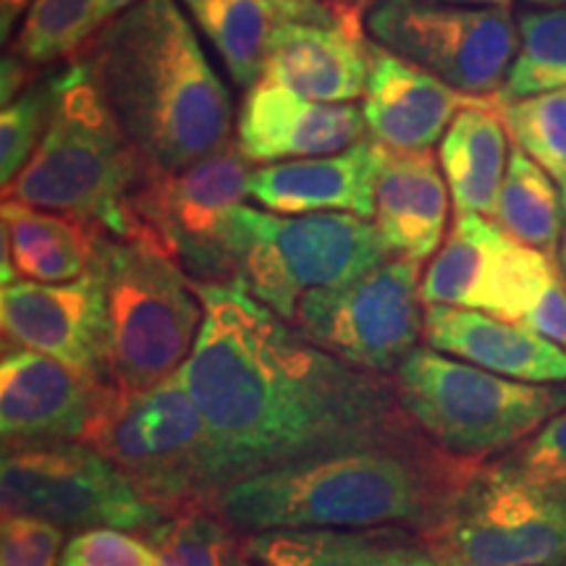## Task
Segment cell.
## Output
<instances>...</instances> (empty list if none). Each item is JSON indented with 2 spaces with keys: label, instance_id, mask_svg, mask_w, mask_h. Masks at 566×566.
<instances>
[{
  "label": "cell",
  "instance_id": "obj_1",
  "mask_svg": "<svg viewBox=\"0 0 566 566\" xmlns=\"http://www.w3.org/2000/svg\"><path fill=\"white\" fill-rule=\"evenodd\" d=\"M192 283L205 321L179 375L208 428L216 499L271 467L424 438L394 378L331 357L239 283Z\"/></svg>",
  "mask_w": 566,
  "mask_h": 566
},
{
  "label": "cell",
  "instance_id": "obj_2",
  "mask_svg": "<svg viewBox=\"0 0 566 566\" xmlns=\"http://www.w3.org/2000/svg\"><path fill=\"white\" fill-rule=\"evenodd\" d=\"M478 462L428 438L300 459L237 480L216 509L239 533L399 527L433 535Z\"/></svg>",
  "mask_w": 566,
  "mask_h": 566
},
{
  "label": "cell",
  "instance_id": "obj_3",
  "mask_svg": "<svg viewBox=\"0 0 566 566\" xmlns=\"http://www.w3.org/2000/svg\"><path fill=\"white\" fill-rule=\"evenodd\" d=\"M74 59L155 171L174 174L231 142V97L176 0H139Z\"/></svg>",
  "mask_w": 566,
  "mask_h": 566
},
{
  "label": "cell",
  "instance_id": "obj_4",
  "mask_svg": "<svg viewBox=\"0 0 566 566\" xmlns=\"http://www.w3.org/2000/svg\"><path fill=\"white\" fill-rule=\"evenodd\" d=\"M53 92L51 124L27 166L3 184V200L66 212L126 237L132 195L155 168L113 118L87 63L74 59L53 76Z\"/></svg>",
  "mask_w": 566,
  "mask_h": 566
},
{
  "label": "cell",
  "instance_id": "obj_5",
  "mask_svg": "<svg viewBox=\"0 0 566 566\" xmlns=\"http://www.w3.org/2000/svg\"><path fill=\"white\" fill-rule=\"evenodd\" d=\"M221 244L233 283L286 323L307 292L344 286L394 258L375 223L354 212L279 216L237 205Z\"/></svg>",
  "mask_w": 566,
  "mask_h": 566
},
{
  "label": "cell",
  "instance_id": "obj_6",
  "mask_svg": "<svg viewBox=\"0 0 566 566\" xmlns=\"http://www.w3.org/2000/svg\"><path fill=\"white\" fill-rule=\"evenodd\" d=\"M97 265L108 315V384L129 396L179 375L205 321L192 279L145 237L105 233Z\"/></svg>",
  "mask_w": 566,
  "mask_h": 566
},
{
  "label": "cell",
  "instance_id": "obj_7",
  "mask_svg": "<svg viewBox=\"0 0 566 566\" xmlns=\"http://www.w3.org/2000/svg\"><path fill=\"white\" fill-rule=\"evenodd\" d=\"M417 430L446 454L488 464L566 409V384H522L436 349L409 354L394 375Z\"/></svg>",
  "mask_w": 566,
  "mask_h": 566
},
{
  "label": "cell",
  "instance_id": "obj_8",
  "mask_svg": "<svg viewBox=\"0 0 566 566\" xmlns=\"http://www.w3.org/2000/svg\"><path fill=\"white\" fill-rule=\"evenodd\" d=\"M84 443L108 457L168 516L216 501L208 428L181 375L129 396L111 386Z\"/></svg>",
  "mask_w": 566,
  "mask_h": 566
},
{
  "label": "cell",
  "instance_id": "obj_9",
  "mask_svg": "<svg viewBox=\"0 0 566 566\" xmlns=\"http://www.w3.org/2000/svg\"><path fill=\"white\" fill-rule=\"evenodd\" d=\"M3 516H34L71 533L111 527L147 535L168 514L84 441L3 443Z\"/></svg>",
  "mask_w": 566,
  "mask_h": 566
},
{
  "label": "cell",
  "instance_id": "obj_10",
  "mask_svg": "<svg viewBox=\"0 0 566 566\" xmlns=\"http://www.w3.org/2000/svg\"><path fill=\"white\" fill-rule=\"evenodd\" d=\"M424 546L441 566H566V485L480 464Z\"/></svg>",
  "mask_w": 566,
  "mask_h": 566
},
{
  "label": "cell",
  "instance_id": "obj_11",
  "mask_svg": "<svg viewBox=\"0 0 566 566\" xmlns=\"http://www.w3.org/2000/svg\"><path fill=\"white\" fill-rule=\"evenodd\" d=\"M250 166L237 142H226L181 171H153L126 208V237L153 239L192 281L231 283L221 237L226 216L250 195Z\"/></svg>",
  "mask_w": 566,
  "mask_h": 566
},
{
  "label": "cell",
  "instance_id": "obj_12",
  "mask_svg": "<svg viewBox=\"0 0 566 566\" xmlns=\"http://www.w3.org/2000/svg\"><path fill=\"white\" fill-rule=\"evenodd\" d=\"M420 263L388 258L363 279L300 300L294 328L342 363L394 375L424 336Z\"/></svg>",
  "mask_w": 566,
  "mask_h": 566
},
{
  "label": "cell",
  "instance_id": "obj_13",
  "mask_svg": "<svg viewBox=\"0 0 566 566\" xmlns=\"http://www.w3.org/2000/svg\"><path fill=\"white\" fill-rule=\"evenodd\" d=\"M367 30L378 45L470 97H491L504 87L520 48L506 9L436 0H380L367 13Z\"/></svg>",
  "mask_w": 566,
  "mask_h": 566
},
{
  "label": "cell",
  "instance_id": "obj_14",
  "mask_svg": "<svg viewBox=\"0 0 566 566\" xmlns=\"http://www.w3.org/2000/svg\"><path fill=\"white\" fill-rule=\"evenodd\" d=\"M562 271L556 258L514 242L485 216H457L420 281L424 307L478 310L506 323H525Z\"/></svg>",
  "mask_w": 566,
  "mask_h": 566
},
{
  "label": "cell",
  "instance_id": "obj_15",
  "mask_svg": "<svg viewBox=\"0 0 566 566\" xmlns=\"http://www.w3.org/2000/svg\"><path fill=\"white\" fill-rule=\"evenodd\" d=\"M3 342L108 380V315L101 265L69 283L13 281L0 294Z\"/></svg>",
  "mask_w": 566,
  "mask_h": 566
},
{
  "label": "cell",
  "instance_id": "obj_16",
  "mask_svg": "<svg viewBox=\"0 0 566 566\" xmlns=\"http://www.w3.org/2000/svg\"><path fill=\"white\" fill-rule=\"evenodd\" d=\"M108 388V380L87 378L45 354L3 346V359H0L3 443L84 441Z\"/></svg>",
  "mask_w": 566,
  "mask_h": 566
},
{
  "label": "cell",
  "instance_id": "obj_17",
  "mask_svg": "<svg viewBox=\"0 0 566 566\" xmlns=\"http://www.w3.org/2000/svg\"><path fill=\"white\" fill-rule=\"evenodd\" d=\"M365 111L352 103H315L258 82L239 111L237 145L250 163H286L342 153L365 139Z\"/></svg>",
  "mask_w": 566,
  "mask_h": 566
},
{
  "label": "cell",
  "instance_id": "obj_18",
  "mask_svg": "<svg viewBox=\"0 0 566 566\" xmlns=\"http://www.w3.org/2000/svg\"><path fill=\"white\" fill-rule=\"evenodd\" d=\"M386 147L375 139L323 158L271 163L250 176V197L279 216L310 212H354L375 216V187L384 168Z\"/></svg>",
  "mask_w": 566,
  "mask_h": 566
},
{
  "label": "cell",
  "instance_id": "obj_19",
  "mask_svg": "<svg viewBox=\"0 0 566 566\" xmlns=\"http://www.w3.org/2000/svg\"><path fill=\"white\" fill-rule=\"evenodd\" d=\"M475 97L464 95L370 42V74L365 92V122L375 142L391 150H430L449 124Z\"/></svg>",
  "mask_w": 566,
  "mask_h": 566
},
{
  "label": "cell",
  "instance_id": "obj_20",
  "mask_svg": "<svg viewBox=\"0 0 566 566\" xmlns=\"http://www.w3.org/2000/svg\"><path fill=\"white\" fill-rule=\"evenodd\" d=\"M370 40L344 27L281 21L268 45L260 82L304 101L352 103L367 92Z\"/></svg>",
  "mask_w": 566,
  "mask_h": 566
},
{
  "label": "cell",
  "instance_id": "obj_21",
  "mask_svg": "<svg viewBox=\"0 0 566 566\" xmlns=\"http://www.w3.org/2000/svg\"><path fill=\"white\" fill-rule=\"evenodd\" d=\"M424 342L488 373L522 384H566V352L520 323L478 310L424 307Z\"/></svg>",
  "mask_w": 566,
  "mask_h": 566
},
{
  "label": "cell",
  "instance_id": "obj_22",
  "mask_svg": "<svg viewBox=\"0 0 566 566\" xmlns=\"http://www.w3.org/2000/svg\"><path fill=\"white\" fill-rule=\"evenodd\" d=\"M373 218L394 258L422 265L441 250L449 223V184L433 153L386 147Z\"/></svg>",
  "mask_w": 566,
  "mask_h": 566
},
{
  "label": "cell",
  "instance_id": "obj_23",
  "mask_svg": "<svg viewBox=\"0 0 566 566\" xmlns=\"http://www.w3.org/2000/svg\"><path fill=\"white\" fill-rule=\"evenodd\" d=\"M3 286L21 281L69 283L97 265L108 231L66 212L3 200Z\"/></svg>",
  "mask_w": 566,
  "mask_h": 566
},
{
  "label": "cell",
  "instance_id": "obj_24",
  "mask_svg": "<svg viewBox=\"0 0 566 566\" xmlns=\"http://www.w3.org/2000/svg\"><path fill=\"white\" fill-rule=\"evenodd\" d=\"M244 556L260 566H441L420 535L399 527L252 533Z\"/></svg>",
  "mask_w": 566,
  "mask_h": 566
},
{
  "label": "cell",
  "instance_id": "obj_25",
  "mask_svg": "<svg viewBox=\"0 0 566 566\" xmlns=\"http://www.w3.org/2000/svg\"><path fill=\"white\" fill-rule=\"evenodd\" d=\"M509 153V132L488 97H475L457 113L438 150L457 216H493Z\"/></svg>",
  "mask_w": 566,
  "mask_h": 566
},
{
  "label": "cell",
  "instance_id": "obj_26",
  "mask_svg": "<svg viewBox=\"0 0 566 566\" xmlns=\"http://www.w3.org/2000/svg\"><path fill=\"white\" fill-rule=\"evenodd\" d=\"M205 38L221 55L231 82L239 87H254L263 76L268 45L279 13L268 0H181Z\"/></svg>",
  "mask_w": 566,
  "mask_h": 566
},
{
  "label": "cell",
  "instance_id": "obj_27",
  "mask_svg": "<svg viewBox=\"0 0 566 566\" xmlns=\"http://www.w3.org/2000/svg\"><path fill=\"white\" fill-rule=\"evenodd\" d=\"M491 218L514 242L556 258L566 226L564 200H558L548 171L516 145L509 153V168Z\"/></svg>",
  "mask_w": 566,
  "mask_h": 566
},
{
  "label": "cell",
  "instance_id": "obj_28",
  "mask_svg": "<svg viewBox=\"0 0 566 566\" xmlns=\"http://www.w3.org/2000/svg\"><path fill=\"white\" fill-rule=\"evenodd\" d=\"M145 537L158 551V566H237L247 558L244 533L212 506L184 509Z\"/></svg>",
  "mask_w": 566,
  "mask_h": 566
},
{
  "label": "cell",
  "instance_id": "obj_29",
  "mask_svg": "<svg viewBox=\"0 0 566 566\" xmlns=\"http://www.w3.org/2000/svg\"><path fill=\"white\" fill-rule=\"evenodd\" d=\"M554 90H566V6L522 17L520 48L495 97L522 101Z\"/></svg>",
  "mask_w": 566,
  "mask_h": 566
},
{
  "label": "cell",
  "instance_id": "obj_30",
  "mask_svg": "<svg viewBox=\"0 0 566 566\" xmlns=\"http://www.w3.org/2000/svg\"><path fill=\"white\" fill-rule=\"evenodd\" d=\"M504 122L509 137L525 150L543 171L566 184V90L543 92L522 101L488 97Z\"/></svg>",
  "mask_w": 566,
  "mask_h": 566
},
{
  "label": "cell",
  "instance_id": "obj_31",
  "mask_svg": "<svg viewBox=\"0 0 566 566\" xmlns=\"http://www.w3.org/2000/svg\"><path fill=\"white\" fill-rule=\"evenodd\" d=\"M95 9L97 0H32L13 38L11 55L27 66H45L76 55L92 38Z\"/></svg>",
  "mask_w": 566,
  "mask_h": 566
},
{
  "label": "cell",
  "instance_id": "obj_32",
  "mask_svg": "<svg viewBox=\"0 0 566 566\" xmlns=\"http://www.w3.org/2000/svg\"><path fill=\"white\" fill-rule=\"evenodd\" d=\"M53 80L32 82L0 116V176L9 184L38 150L53 116Z\"/></svg>",
  "mask_w": 566,
  "mask_h": 566
},
{
  "label": "cell",
  "instance_id": "obj_33",
  "mask_svg": "<svg viewBox=\"0 0 566 566\" xmlns=\"http://www.w3.org/2000/svg\"><path fill=\"white\" fill-rule=\"evenodd\" d=\"M59 566H158V551L145 535L97 527L71 535Z\"/></svg>",
  "mask_w": 566,
  "mask_h": 566
},
{
  "label": "cell",
  "instance_id": "obj_34",
  "mask_svg": "<svg viewBox=\"0 0 566 566\" xmlns=\"http://www.w3.org/2000/svg\"><path fill=\"white\" fill-rule=\"evenodd\" d=\"M514 475L543 485H566V409L543 424L525 443L499 459Z\"/></svg>",
  "mask_w": 566,
  "mask_h": 566
},
{
  "label": "cell",
  "instance_id": "obj_35",
  "mask_svg": "<svg viewBox=\"0 0 566 566\" xmlns=\"http://www.w3.org/2000/svg\"><path fill=\"white\" fill-rule=\"evenodd\" d=\"M66 530L34 516H3L0 566H59Z\"/></svg>",
  "mask_w": 566,
  "mask_h": 566
},
{
  "label": "cell",
  "instance_id": "obj_36",
  "mask_svg": "<svg viewBox=\"0 0 566 566\" xmlns=\"http://www.w3.org/2000/svg\"><path fill=\"white\" fill-rule=\"evenodd\" d=\"M137 3H139V0H97L95 17H92V34L101 30L103 24H108L111 19H116L118 13L129 11L132 6H137Z\"/></svg>",
  "mask_w": 566,
  "mask_h": 566
},
{
  "label": "cell",
  "instance_id": "obj_37",
  "mask_svg": "<svg viewBox=\"0 0 566 566\" xmlns=\"http://www.w3.org/2000/svg\"><path fill=\"white\" fill-rule=\"evenodd\" d=\"M32 0H0V34L9 40L13 24L21 19V13L30 11Z\"/></svg>",
  "mask_w": 566,
  "mask_h": 566
},
{
  "label": "cell",
  "instance_id": "obj_38",
  "mask_svg": "<svg viewBox=\"0 0 566 566\" xmlns=\"http://www.w3.org/2000/svg\"><path fill=\"white\" fill-rule=\"evenodd\" d=\"M436 3L451 6H480V9H512V0H436Z\"/></svg>",
  "mask_w": 566,
  "mask_h": 566
},
{
  "label": "cell",
  "instance_id": "obj_39",
  "mask_svg": "<svg viewBox=\"0 0 566 566\" xmlns=\"http://www.w3.org/2000/svg\"><path fill=\"white\" fill-rule=\"evenodd\" d=\"M562 200H564V216H566V184H562ZM562 258H564V273H566V226H564V247H562Z\"/></svg>",
  "mask_w": 566,
  "mask_h": 566
},
{
  "label": "cell",
  "instance_id": "obj_40",
  "mask_svg": "<svg viewBox=\"0 0 566 566\" xmlns=\"http://www.w3.org/2000/svg\"><path fill=\"white\" fill-rule=\"evenodd\" d=\"M533 3H537V6H566V0H533Z\"/></svg>",
  "mask_w": 566,
  "mask_h": 566
},
{
  "label": "cell",
  "instance_id": "obj_41",
  "mask_svg": "<svg viewBox=\"0 0 566 566\" xmlns=\"http://www.w3.org/2000/svg\"><path fill=\"white\" fill-rule=\"evenodd\" d=\"M237 566H260V564L252 562V558H242V562H239Z\"/></svg>",
  "mask_w": 566,
  "mask_h": 566
}]
</instances>
